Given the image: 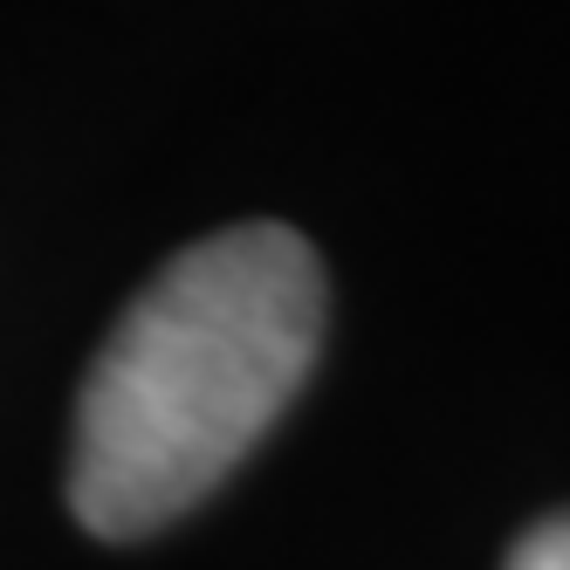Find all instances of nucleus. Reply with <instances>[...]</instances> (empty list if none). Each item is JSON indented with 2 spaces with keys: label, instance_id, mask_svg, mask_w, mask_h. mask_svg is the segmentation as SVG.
Wrapping results in <instances>:
<instances>
[{
  "label": "nucleus",
  "instance_id": "obj_1",
  "mask_svg": "<svg viewBox=\"0 0 570 570\" xmlns=\"http://www.w3.org/2000/svg\"><path fill=\"white\" fill-rule=\"evenodd\" d=\"M323 262L282 220H234L179 248L76 399L69 509L104 543L179 522L282 420L323 344Z\"/></svg>",
  "mask_w": 570,
  "mask_h": 570
},
{
  "label": "nucleus",
  "instance_id": "obj_2",
  "mask_svg": "<svg viewBox=\"0 0 570 570\" xmlns=\"http://www.w3.org/2000/svg\"><path fill=\"white\" fill-rule=\"evenodd\" d=\"M509 570H570V509L529 522L509 550Z\"/></svg>",
  "mask_w": 570,
  "mask_h": 570
}]
</instances>
